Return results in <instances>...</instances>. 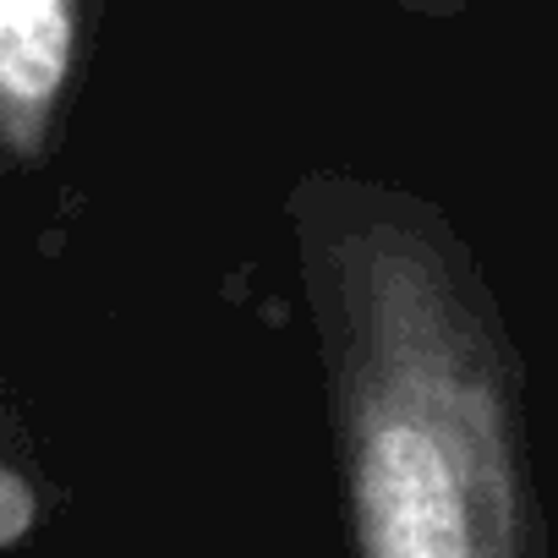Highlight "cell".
Wrapping results in <instances>:
<instances>
[{
	"label": "cell",
	"instance_id": "cell-4",
	"mask_svg": "<svg viewBox=\"0 0 558 558\" xmlns=\"http://www.w3.org/2000/svg\"><path fill=\"white\" fill-rule=\"evenodd\" d=\"M411 7H454V0H411Z\"/></svg>",
	"mask_w": 558,
	"mask_h": 558
},
{
	"label": "cell",
	"instance_id": "cell-3",
	"mask_svg": "<svg viewBox=\"0 0 558 558\" xmlns=\"http://www.w3.org/2000/svg\"><path fill=\"white\" fill-rule=\"evenodd\" d=\"M34 525H39V487L17 465L0 460V553L17 547Z\"/></svg>",
	"mask_w": 558,
	"mask_h": 558
},
{
	"label": "cell",
	"instance_id": "cell-2",
	"mask_svg": "<svg viewBox=\"0 0 558 558\" xmlns=\"http://www.w3.org/2000/svg\"><path fill=\"white\" fill-rule=\"evenodd\" d=\"M83 50V0H0V159L50 148Z\"/></svg>",
	"mask_w": 558,
	"mask_h": 558
},
{
	"label": "cell",
	"instance_id": "cell-1",
	"mask_svg": "<svg viewBox=\"0 0 558 558\" xmlns=\"http://www.w3.org/2000/svg\"><path fill=\"white\" fill-rule=\"evenodd\" d=\"M318 286L356 558H542L514 362L438 235L356 214Z\"/></svg>",
	"mask_w": 558,
	"mask_h": 558
}]
</instances>
